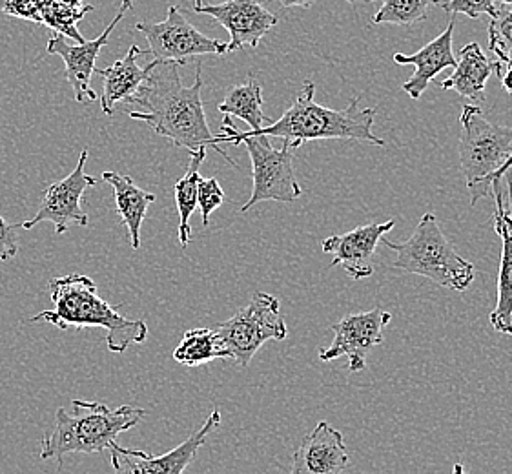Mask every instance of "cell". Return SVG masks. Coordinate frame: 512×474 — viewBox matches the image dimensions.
<instances>
[{"instance_id":"22","label":"cell","mask_w":512,"mask_h":474,"mask_svg":"<svg viewBox=\"0 0 512 474\" xmlns=\"http://www.w3.org/2000/svg\"><path fill=\"white\" fill-rule=\"evenodd\" d=\"M219 112L226 117H237L248 124V132H257L272 124V119L263 114V90L254 77L230 88L225 101L219 104Z\"/></svg>"},{"instance_id":"9","label":"cell","mask_w":512,"mask_h":474,"mask_svg":"<svg viewBox=\"0 0 512 474\" xmlns=\"http://www.w3.org/2000/svg\"><path fill=\"white\" fill-rule=\"evenodd\" d=\"M135 30L141 31L148 41L143 55H154V61L185 66L201 55H226V42L206 37L188 22L177 6H168L164 21L137 22Z\"/></svg>"},{"instance_id":"19","label":"cell","mask_w":512,"mask_h":474,"mask_svg":"<svg viewBox=\"0 0 512 474\" xmlns=\"http://www.w3.org/2000/svg\"><path fill=\"white\" fill-rule=\"evenodd\" d=\"M139 55H143V50L137 44H132L121 61L113 62L112 66L104 70L95 68V72L103 77L101 108L104 114L113 115L117 103H128L143 86L146 77L154 70V61L139 66L137 64Z\"/></svg>"},{"instance_id":"4","label":"cell","mask_w":512,"mask_h":474,"mask_svg":"<svg viewBox=\"0 0 512 474\" xmlns=\"http://www.w3.org/2000/svg\"><path fill=\"white\" fill-rule=\"evenodd\" d=\"M144 411L132 405L110 409L101 402L72 400V411L61 407L55 413L52 431L44 434L41 460H57L62 465L66 454L104 453L117 444V436L134 429Z\"/></svg>"},{"instance_id":"27","label":"cell","mask_w":512,"mask_h":474,"mask_svg":"<svg viewBox=\"0 0 512 474\" xmlns=\"http://www.w3.org/2000/svg\"><path fill=\"white\" fill-rule=\"evenodd\" d=\"M438 4H441V0H385L372 17V24L409 26L412 22L427 19L429 8Z\"/></svg>"},{"instance_id":"18","label":"cell","mask_w":512,"mask_h":474,"mask_svg":"<svg viewBox=\"0 0 512 474\" xmlns=\"http://www.w3.org/2000/svg\"><path fill=\"white\" fill-rule=\"evenodd\" d=\"M454 19L449 22L445 31L438 35L434 41L423 46L420 52L405 55V53H394V62L398 64H412L414 73L407 83H403V92L409 95L410 99H420L423 92L429 88L438 73L447 68H456L458 59L452 52V35H454Z\"/></svg>"},{"instance_id":"35","label":"cell","mask_w":512,"mask_h":474,"mask_svg":"<svg viewBox=\"0 0 512 474\" xmlns=\"http://www.w3.org/2000/svg\"><path fill=\"white\" fill-rule=\"evenodd\" d=\"M57 2H61L64 6H70V8H84L86 6L84 0H57Z\"/></svg>"},{"instance_id":"15","label":"cell","mask_w":512,"mask_h":474,"mask_svg":"<svg viewBox=\"0 0 512 474\" xmlns=\"http://www.w3.org/2000/svg\"><path fill=\"white\" fill-rule=\"evenodd\" d=\"M394 228V221L370 223L354 228L343 236H330L321 243L325 254L332 256L330 267L341 265L350 278L367 279L374 274V254L379 241Z\"/></svg>"},{"instance_id":"26","label":"cell","mask_w":512,"mask_h":474,"mask_svg":"<svg viewBox=\"0 0 512 474\" xmlns=\"http://www.w3.org/2000/svg\"><path fill=\"white\" fill-rule=\"evenodd\" d=\"M489 52L494 57V72L500 77L512 64V6L498 4L489 22Z\"/></svg>"},{"instance_id":"3","label":"cell","mask_w":512,"mask_h":474,"mask_svg":"<svg viewBox=\"0 0 512 474\" xmlns=\"http://www.w3.org/2000/svg\"><path fill=\"white\" fill-rule=\"evenodd\" d=\"M314 95L316 84L307 81L281 119L272 121V124L257 132H243V135H265L270 139L277 137L294 150L303 143L319 139H354L385 146V141L372 130L376 123V108H361L359 97H354L345 110H332L319 106L314 101Z\"/></svg>"},{"instance_id":"29","label":"cell","mask_w":512,"mask_h":474,"mask_svg":"<svg viewBox=\"0 0 512 474\" xmlns=\"http://www.w3.org/2000/svg\"><path fill=\"white\" fill-rule=\"evenodd\" d=\"M498 4H511L512 0H449L443 10L452 15H467L469 19H480L482 15L494 17Z\"/></svg>"},{"instance_id":"38","label":"cell","mask_w":512,"mask_h":474,"mask_svg":"<svg viewBox=\"0 0 512 474\" xmlns=\"http://www.w3.org/2000/svg\"><path fill=\"white\" fill-rule=\"evenodd\" d=\"M347 2H356V0H347ZM367 2H372V0H367Z\"/></svg>"},{"instance_id":"31","label":"cell","mask_w":512,"mask_h":474,"mask_svg":"<svg viewBox=\"0 0 512 474\" xmlns=\"http://www.w3.org/2000/svg\"><path fill=\"white\" fill-rule=\"evenodd\" d=\"M19 225H10L4 217L0 216V261L15 258L19 247H17V236L15 228Z\"/></svg>"},{"instance_id":"7","label":"cell","mask_w":512,"mask_h":474,"mask_svg":"<svg viewBox=\"0 0 512 474\" xmlns=\"http://www.w3.org/2000/svg\"><path fill=\"white\" fill-rule=\"evenodd\" d=\"M221 135H225L226 143L230 145H245L252 161L254 188L250 199L241 207L243 214L263 201L292 203L303 196V188L297 183L294 170V148L288 143H283L281 148H274L270 137L243 135L226 115L221 123Z\"/></svg>"},{"instance_id":"37","label":"cell","mask_w":512,"mask_h":474,"mask_svg":"<svg viewBox=\"0 0 512 474\" xmlns=\"http://www.w3.org/2000/svg\"><path fill=\"white\" fill-rule=\"evenodd\" d=\"M132 2H134V0H123L119 13H126V10H130V8H132Z\"/></svg>"},{"instance_id":"39","label":"cell","mask_w":512,"mask_h":474,"mask_svg":"<svg viewBox=\"0 0 512 474\" xmlns=\"http://www.w3.org/2000/svg\"><path fill=\"white\" fill-rule=\"evenodd\" d=\"M511 66H512V64H511Z\"/></svg>"},{"instance_id":"30","label":"cell","mask_w":512,"mask_h":474,"mask_svg":"<svg viewBox=\"0 0 512 474\" xmlns=\"http://www.w3.org/2000/svg\"><path fill=\"white\" fill-rule=\"evenodd\" d=\"M39 4L41 0H0V11L24 21L39 22Z\"/></svg>"},{"instance_id":"24","label":"cell","mask_w":512,"mask_h":474,"mask_svg":"<svg viewBox=\"0 0 512 474\" xmlns=\"http://www.w3.org/2000/svg\"><path fill=\"white\" fill-rule=\"evenodd\" d=\"M219 358L225 360L214 329L188 330L174 351V360L186 367H199Z\"/></svg>"},{"instance_id":"17","label":"cell","mask_w":512,"mask_h":474,"mask_svg":"<svg viewBox=\"0 0 512 474\" xmlns=\"http://www.w3.org/2000/svg\"><path fill=\"white\" fill-rule=\"evenodd\" d=\"M509 205H505L500 181L492 183V196L496 201L494 230L502 239V261L498 274V299L491 312L492 329L512 336V177H509Z\"/></svg>"},{"instance_id":"10","label":"cell","mask_w":512,"mask_h":474,"mask_svg":"<svg viewBox=\"0 0 512 474\" xmlns=\"http://www.w3.org/2000/svg\"><path fill=\"white\" fill-rule=\"evenodd\" d=\"M390 321L392 314L379 307L369 312L345 316L332 327L334 341L330 347L319 351V360L334 361L338 358H347V371H365L370 351L385 343L383 329Z\"/></svg>"},{"instance_id":"1","label":"cell","mask_w":512,"mask_h":474,"mask_svg":"<svg viewBox=\"0 0 512 474\" xmlns=\"http://www.w3.org/2000/svg\"><path fill=\"white\" fill-rule=\"evenodd\" d=\"M154 62V70L128 101L132 106L128 112L130 119L148 124L155 134L168 139L177 148H186L190 154L214 146L217 154L237 168L236 161L219 146L226 143L225 135L216 137L208 128L201 97V64L197 66L194 84L185 86L181 83L179 66L175 62Z\"/></svg>"},{"instance_id":"23","label":"cell","mask_w":512,"mask_h":474,"mask_svg":"<svg viewBox=\"0 0 512 474\" xmlns=\"http://www.w3.org/2000/svg\"><path fill=\"white\" fill-rule=\"evenodd\" d=\"M206 150L208 148H201L199 152L190 154L188 170L174 186L175 203H177V214H179V243L183 248L188 247L190 239H192L190 217L197 208V190H199V183L203 179L199 168L205 163Z\"/></svg>"},{"instance_id":"20","label":"cell","mask_w":512,"mask_h":474,"mask_svg":"<svg viewBox=\"0 0 512 474\" xmlns=\"http://www.w3.org/2000/svg\"><path fill=\"white\" fill-rule=\"evenodd\" d=\"M494 70V62L489 61V57L482 52L480 44L471 42L461 48L454 72L451 77L441 81L440 86L443 90H454L472 103H483L485 86Z\"/></svg>"},{"instance_id":"13","label":"cell","mask_w":512,"mask_h":474,"mask_svg":"<svg viewBox=\"0 0 512 474\" xmlns=\"http://www.w3.org/2000/svg\"><path fill=\"white\" fill-rule=\"evenodd\" d=\"M86 161H88V150H82L79 163L73 168L72 174L48 186L42 197L39 212L35 217H31L30 221L21 223L19 227L31 230L39 223L50 221L59 236L64 234L73 223L79 227H88L90 219L86 216V212H82L81 199L86 188L97 185V179L84 174Z\"/></svg>"},{"instance_id":"36","label":"cell","mask_w":512,"mask_h":474,"mask_svg":"<svg viewBox=\"0 0 512 474\" xmlns=\"http://www.w3.org/2000/svg\"><path fill=\"white\" fill-rule=\"evenodd\" d=\"M452 474H469L467 471H465V467L458 462V464H454V467H452Z\"/></svg>"},{"instance_id":"16","label":"cell","mask_w":512,"mask_h":474,"mask_svg":"<svg viewBox=\"0 0 512 474\" xmlns=\"http://www.w3.org/2000/svg\"><path fill=\"white\" fill-rule=\"evenodd\" d=\"M350 465L345 436L328 422H319L301 440L288 474H343Z\"/></svg>"},{"instance_id":"5","label":"cell","mask_w":512,"mask_h":474,"mask_svg":"<svg viewBox=\"0 0 512 474\" xmlns=\"http://www.w3.org/2000/svg\"><path fill=\"white\" fill-rule=\"evenodd\" d=\"M381 241L398 254L392 267L431 279L443 289L465 292L476 278V267L456 252L451 241L441 232L440 223L432 212L421 217L414 234L407 241Z\"/></svg>"},{"instance_id":"34","label":"cell","mask_w":512,"mask_h":474,"mask_svg":"<svg viewBox=\"0 0 512 474\" xmlns=\"http://www.w3.org/2000/svg\"><path fill=\"white\" fill-rule=\"evenodd\" d=\"M511 168H512V152H511V155H509V159H507V161H505V165H503L502 168H500V170H498V172H496V176H494V183H496V181H500V179H502V177L505 176V174H509V172H511Z\"/></svg>"},{"instance_id":"11","label":"cell","mask_w":512,"mask_h":474,"mask_svg":"<svg viewBox=\"0 0 512 474\" xmlns=\"http://www.w3.org/2000/svg\"><path fill=\"white\" fill-rule=\"evenodd\" d=\"M194 13L212 17L228 31L230 42H226V53L243 48L257 50L259 42L279 22L276 15L257 0H223L221 4L194 0Z\"/></svg>"},{"instance_id":"14","label":"cell","mask_w":512,"mask_h":474,"mask_svg":"<svg viewBox=\"0 0 512 474\" xmlns=\"http://www.w3.org/2000/svg\"><path fill=\"white\" fill-rule=\"evenodd\" d=\"M124 13H117L106 30L93 41H84L82 44H72L62 35H53L48 41L46 52L52 55H59L64 61L66 68V79L72 86L73 95L77 103H93L97 101V93L92 88V75L95 73V62L104 46L110 41V35L117 28V24L123 21Z\"/></svg>"},{"instance_id":"21","label":"cell","mask_w":512,"mask_h":474,"mask_svg":"<svg viewBox=\"0 0 512 474\" xmlns=\"http://www.w3.org/2000/svg\"><path fill=\"white\" fill-rule=\"evenodd\" d=\"M103 181L113 188L117 214L121 216L124 225L128 228L132 248L137 250L141 247V227H143L144 217L148 207L155 203L157 197L135 185L132 177L121 176L117 172H104Z\"/></svg>"},{"instance_id":"2","label":"cell","mask_w":512,"mask_h":474,"mask_svg":"<svg viewBox=\"0 0 512 474\" xmlns=\"http://www.w3.org/2000/svg\"><path fill=\"white\" fill-rule=\"evenodd\" d=\"M53 309L42 310L33 316L31 323H50L59 329H86L97 327L106 330L108 351L123 354L132 345L148 340V327L144 321L130 320L119 314V307H112L99 296L97 285L84 274H68L50 281Z\"/></svg>"},{"instance_id":"12","label":"cell","mask_w":512,"mask_h":474,"mask_svg":"<svg viewBox=\"0 0 512 474\" xmlns=\"http://www.w3.org/2000/svg\"><path fill=\"white\" fill-rule=\"evenodd\" d=\"M219 425L221 411L214 409L199 431H195L188 440L177 445L170 453L161 456L113 444L110 449L113 469L117 474H183L186 467L194 462L197 451L206 444L208 436L219 429Z\"/></svg>"},{"instance_id":"32","label":"cell","mask_w":512,"mask_h":474,"mask_svg":"<svg viewBox=\"0 0 512 474\" xmlns=\"http://www.w3.org/2000/svg\"><path fill=\"white\" fill-rule=\"evenodd\" d=\"M283 8H312L316 0H277Z\"/></svg>"},{"instance_id":"8","label":"cell","mask_w":512,"mask_h":474,"mask_svg":"<svg viewBox=\"0 0 512 474\" xmlns=\"http://www.w3.org/2000/svg\"><path fill=\"white\" fill-rule=\"evenodd\" d=\"M225 360L232 358L239 367H248L256 352L270 340H285L287 321L281 316V303L267 292H256L250 303L230 320L214 327Z\"/></svg>"},{"instance_id":"6","label":"cell","mask_w":512,"mask_h":474,"mask_svg":"<svg viewBox=\"0 0 512 474\" xmlns=\"http://www.w3.org/2000/svg\"><path fill=\"white\" fill-rule=\"evenodd\" d=\"M460 165L474 207L483 197L492 196L496 172L512 152V128L485 119L482 108L463 106L460 117Z\"/></svg>"},{"instance_id":"28","label":"cell","mask_w":512,"mask_h":474,"mask_svg":"<svg viewBox=\"0 0 512 474\" xmlns=\"http://www.w3.org/2000/svg\"><path fill=\"white\" fill-rule=\"evenodd\" d=\"M225 203V190L219 185L216 177L201 179L199 190H197V207L201 210L203 217V227H208L210 216L216 212L217 208Z\"/></svg>"},{"instance_id":"25","label":"cell","mask_w":512,"mask_h":474,"mask_svg":"<svg viewBox=\"0 0 512 474\" xmlns=\"http://www.w3.org/2000/svg\"><path fill=\"white\" fill-rule=\"evenodd\" d=\"M93 11L92 4H86L84 8H70L64 6L57 0H41L39 4V22L37 24H44L50 30L55 31L57 35L73 39L77 44H82L81 31L77 30V24Z\"/></svg>"},{"instance_id":"33","label":"cell","mask_w":512,"mask_h":474,"mask_svg":"<svg viewBox=\"0 0 512 474\" xmlns=\"http://www.w3.org/2000/svg\"><path fill=\"white\" fill-rule=\"evenodd\" d=\"M500 79H502L503 88H505L507 92L512 93V66H509V68L500 75Z\"/></svg>"}]
</instances>
